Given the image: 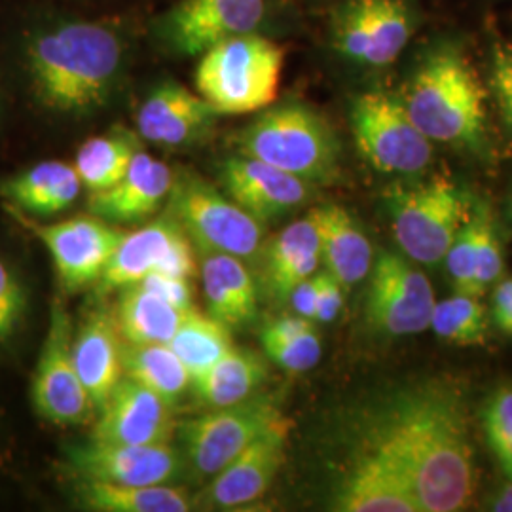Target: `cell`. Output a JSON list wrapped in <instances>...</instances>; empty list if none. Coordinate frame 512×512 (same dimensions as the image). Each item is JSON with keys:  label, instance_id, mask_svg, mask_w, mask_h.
<instances>
[{"label": "cell", "instance_id": "cell-27", "mask_svg": "<svg viewBox=\"0 0 512 512\" xmlns=\"http://www.w3.org/2000/svg\"><path fill=\"white\" fill-rule=\"evenodd\" d=\"M321 247L310 215L294 220L266 249V283L277 300H289L294 287L317 272Z\"/></svg>", "mask_w": 512, "mask_h": 512}, {"label": "cell", "instance_id": "cell-4", "mask_svg": "<svg viewBox=\"0 0 512 512\" xmlns=\"http://www.w3.org/2000/svg\"><path fill=\"white\" fill-rule=\"evenodd\" d=\"M236 148L306 183L329 184L340 175L342 147L336 131L319 110L300 101L266 107L238 131Z\"/></svg>", "mask_w": 512, "mask_h": 512}, {"label": "cell", "instance_id": "cell-44", "mask_svg": "<svg viewBox=\"0 0 512 512\" xmlns=\"http://www.w3.org/2000/svg\"><path fill=\"white\" fill-rule=\"evenodd\" d=\"M492 315L499 329L512 334V279H505L495 287Z\"/></svg>", "mask_w": 512, "mask_h": 512}, {"label": "cell", "instance_id": "cell-37", "mask_svg": "<svg viewBox=\"0 0 512 512\" xmlns=\"http://www.w3.org/2000/svg\"><path fill=\"white\" fill-rule=\"evenodd\" d=\"M476 222V289L480 296L503 274V249L495 232L494 220L488 207H475Z\"/></svg>", "mask_w": 512, "mask_h": 512}, {"label": "cell", "instance_id": "cell-26", "mask_svg": "<svg viewBox=\"0 0 512 512\" xmlns=\"http://www.w3.org/2000/svg\"><path fill=\"white\" fill-rule=\"evenodd\" d=\"M202 285L207 313L228 329H241L255 319L258 289L243 258L203 255Z\"/></svg>", "mask_w": 512, "mask_h": 512}, {"label": "cell", "instance_id": "cell-30", "mask_svg": "<svg viewBox=\"0 0 512 512\" xmlns=\"http://www.w3.org/2000/svg\"><path fill=\"white\" fill-rule=\"evenodd\" d=\"M186 311L135 283L122 289L114 315L124 342L167 344L183 323Z\"/></svg>", "mask_w": 512, "mask_h": 512}, {"label": "cell", "instance_id": "cell-18", "mask_svg": "<svg viewBox=\"0 0 512 512\" xmlns=\"http://www.w3.org/2000/svg\"><path fill=\"white\" fill-rule=\"evenodd\" d=\"M171 404L126 376L99 408L92 439L114 444H162L173 439Z\"/></svg>", "mask_w": 512, "mask_h": 512}, {"label": "cell", "instance_id": "cell-39", "mask_svg": "<svg viewBox=\"0 0 512 512\" xmlns=\"http://www.w3.org/2000/svg\"><path fill=\"white\" fill-rule=\"evenodd\" d=\"M475 245L476 222L475 213H473L471 220L461 228L458 238L454 239V243L448 249L444 260H446V268H448V274L452 277L456 294L480 298L475 281Z\"/></svg>", "mask_w": 512, "mask_h": 512}, {"label": "cell", "instance_id": "cell-5", "mask_svg": "<svg viewBox=\"0 0 512 512\" xmlns=\"http://www.w3.org/2000/svg\"><path fill=\"white\" fill-rule=\"evenodd\" d=\"M285 50L260 33L226 38L200 55L196 90L219 114H249L274 105Z\"/></svg>", "mask_w": 512, "mask_h": 512}, {"label": "cell", "instance_id": "cell-45", "mask_svg": "<svg viewBox=\"0 0 512 512\" xmlns=\"http://www.w3.org/2000/svg\"><path fill=\"white\" fill-rule=\"evenodd\" d=\"M492 511L512 512V480H509L492 499Z\"/></svg>", "mask_w": 512, "mask_h": 512}, {"label": "cell", "instance_id": "cell-23", "mask_svg": "<svg viewBox=\"0 0 512 512\" xmlns=\"http://www.w3.org/2000/svg\"><path fill=\"white\" fill-rule=\"evenodd\" d=\"M122 348V334L112 311H92L74 332V365L97 412L124 376Z\"/></svg>", "mask_w": 512, "mask_h": 512}, {"label": "cell", "instance_id": "cell-42", "mask_svg": "<svg viewBox=\"0 0 512 512\" xmlns=\"http://www.w3.org/2000/svg\"><path fill=\"white\" fill-rule=\"evenodd\" d=\"M319 296L315 306V323H330L344 306V285L325 270L319 272Z\"/></svg>", "mask_w": 512, "mask_h": 512}, {"label": "cell", "instance_id": "cell-8", "mask_svg": "<svg viewBox=\"0 0 512 512\" xmlns=\"http://www.w3.org/2000/svg\"><path fill=\"white\" fill-rule=\"evenodd\" d=\"M351 131L361 156L385 175H418L433 160L431 141L412 122L403 99L366 92L351 103Z\"/></svg>", "mask_w": 512, "mask_h": 512}, {"label": "cell", "instance_id": "cell-6", "mask_svg": "<svg viewBox=\"0 0 512 512\" xmlns=\"http://www.w3.org/2000/svg\"><path fill=\"white\" fill-rule=\"evenodd\" d=\"M395 239L406 255L423 266L444 260L475 209L469 194L448 177H433L387 196Z\"/></svg>", "mask_w": 512, "mask_h": 512}, {"label": "cell", "instance_id": "cell-33", "mask_svg": "<svg viewBox=\"0 0 512 512\" xmlns=\"http://www.w3.org/2000/svg\"><path fill=\"white\" fill-rule=\"evenodd\" d=\"M260 344L275 365L300 374L321 359V338L313 321L302 315H285L268 323L260 332Z\"/></svg>", "mask_w": 512, "mask_h": 512}, {"label": "cell", "instance_id": "cell-12", "mask_svg": "<svg viewBox=\"0 0 512 512\" xmlns=\"http://www.w3.org/2000/svg\"><path fill=\"white\" fill-rule=\"evenodd\" d=\"M414 27L406 0H346L330 19V42L348 61L378 69L401 55Z\"/></svg>", "mask_w": 512, "mask_h": 512}, {"label": "cell", "instance_id": "cell-10", "mask_svg": "<svg viewBox=\"0 0 512 512\" xmlns=\"http://www.w3.org/2000/svg\"><path fill=\"white\" fill-rule=\"evenodd\" d=\"M73 336L71 315L61 300H54L31 382V403L38 418L54 425H84L97 412L74 365Z\"/></svg>", "mask_w": 512, "mask_h": 512}, {"label": "cell", "instance_id": "cell-17", "mask_svg": "<svg viewBox=\"0 0 512 512\" xmlns=\"http://www.w3.org/2000/svg\"><path fill=\"white\" fill-rule=\"evenodd\" d=\"M291 423L283 416L211 478L203 503L215 509H238L268 492L289 444Z\"/></svg>", "mask_w": 512, "mask_h": 512}, {"label": "cell", "instance_id": "cell-36", "mask_svg": "<svg viewBox=\"0 0 512 512\" xmlns=\"http://www.w3.org/2000/svg\"><path fill=\"white\" fill-rule=\"evenodd\" d=\"M484 433L503 475L512 480V389L501 387L484 406Z\"/></svg>", "mask_w": 512, "mask_h": 512}, {"label": "cell", "instance_id": "cell-38", "mask_svg": "<svg viewBox=\"0 0 512 512\" xmlns=\"http://www.w3.org/2000/svg\"><path fill=\"white\" fill-rule=\"evenodd\" d=\"M29 294L16 268L0 256V346L10 342L23 325Z\"/></svg>", "mask_w": 512, "mask_h": 512}, {"label": "cell", "instance_id": "cell-16", "mask_svg": "<svg viewBox=\"0 0 512 512\" xmlns=\"http://www.w3.org/2000/svg\"><path fill=\"white\" fill-rule=\"evenodd\" d=\"M71 473L84 480L124 486L169 484L183 471L181 450L162 444H114L90 439L67 454Z\"/></svg>", "mask_w": 512, "mask_h": 512}, {"label": "cell", "instance_id": "cell-14", "mask_svg": "<svg viewBox=\"0 0 512 512\" xmlns=\"http://www.w3.org/2000/svg\"><path fill=\"white\" fill-rule=\"evenodd\" d=\"M435 293L429 279L397 253L384 251L370 268L366 321L387 336H410L429 329Z\"/></svg>", "mask_w": 512, "mask_h": 512}, {"label": "cell", "instance_id": "cell-7", "mask_svg": "<svg viewBox=\"0 0 512 512\" xmlns=\"http://www.w3.org/2000/svg\"><path fill=\"white\" fill-rule=\"evenodd\" d=\"M167 215L203 255L253 258L260 251L264 224L194 173L175 175Z\"/></svg>", "mask_w": 512, "mask_h": 512}, {"label": "cell", "instance_id": "cell-28", "mask_svg": "<svg viewBox=\"0 0 512 512\" xmlns=\"http://www.w3.org/2000/svg\"><path fill=\"white\" fill-rule=\"evenodd\" d=\"M266 378L268 365L262 355L232 346L215 365L192 378L190 387L203 406L220 408L253 397Z\"/></svg>", "mask_w": 512, "mask_h": 512}, {"label": "cell", "instance_id": "cell-40", "mask_svg": "<svg viewBox=\"0 0 512 512\" xmlns=\"http://www.w3.org/2000/svg\"><path fill=\"white\" fill-rule=\"evenodd\" d=\"M490 84L505 124L512 131V46L495 44L492 50Z\"/></svg>", "mask_w": 512, "mask_h": 512}, {"label": "cell", "instance_id": "cell-29", "mask_svg": "<svg viewBox=\"0 0 512 512\" xmlns=\"http://www.w3.org/2000/svg\"><path fill=\"white\" fill-rule=\"evenodd\" d=\"M74 495L80 507L95 512H186L190 497L169 484L124 486L101 480L78 478Z\"/></svg>", "mask_w": 512, "mask_h": 512}, {"label": "cell", "instance_id": "cell-11", "mask_svg": "<svg viewBox=\"0 0 512 512\" xmlns=\"http://www.w3.org/2000/svg\"><path fill=\"white\" fill-rule=\"evenodd\" d=\"M268 19V0H179L160 14L152 35L173 55H202L226 38L258 33Z\"/></svg>", "mask_w": 512, "mask_h": 512}, {"label": "cell", "instance_id": "cell-13", "mask_svg": "<svg viewBox=\"0 0 512 512\" xmlns=\"http://www.w3.org/2000/svg\"><path fill=\"white\" fill-rule=\"evenodd\" d=\"M12 217L29 228L52 256L55 275L63 291L74 293L101 279L114 255L122 232L99 217H78L40 224L29 215L6 207Z\"/></svg>", "mask_w": 512, "mask_h": 512}, {"label": "cell", "instance_id": "cell-20", "mask_svg": "<svg viewBox=\"0 0 512 512\" xmlns=\"http://www.w3.org/2000/svg\"><path fill=\"white\" fill-rule=\"evenodd\" d=\"M220 183L228 198L262 224L291 213L310 198V183L243 154L220 164Z\"/></svg>", "mask_w": 512, "mask_h": 512}, {"label": "cell", "instance_id": "cell-9", "mask_svg": "<svg viewBox=\"0 0 512 512\" xmlns=\"http://www.w3.org/2000/svg\"><path fill=\"white\" fill-rule=\"evenodd\" d=\"M283 414L272 397L211 408L179 429L184 463L198 478H213Z\"/></svg>", "mask_w": 512, "mask_h": 512}, {"label": "cell", "instance_id": "cell-15", "mask_svg": "<svg viewBox=\"0 0 512 512\" xmlns=\"http://www.w3.org/2000/svg\"><path fill=\"white\" fill-rule=\"evenodd\" d=\"M148 274L183 279H190L196 274L192 241L169 215L128 236L124 234L99 283L105 291L124 289L139 283Z\"/></svg>", "mask_w": 512, "mask_h": 512}, {"label": "cell", "instance_id": "cell-21", "mask_svg": "<svg viewBox=\"0 0 512 512\" xmlns=\"http://www.w3.org/2000/svg\"><path fill=\"white\" fill-rule=\"evenodd\" d=\"M332 509L342 512H421L404 476L387 459L357 448L342 476Z\"/></svg>", "mask_w": 512, "mask_h": 512}, {"label": "cell", "instance_id": "cell-1", "mask_svg": "<svg viewBox=\"0 0 512 512\" xmlns=\"http://www.w3.org/2000/svg\"><path fill=\"white\" fill-rule=\"evenodd\" d=\"M357 427L359 448L404 476L421 512H456L471 503L475 450L458 385L442 378L393 385L368 403Z\"/></svg>", "mask_w": 512, "mask_h": 512}, {"label": "cell", "instance_id": "cell-24", "mask_svg": "<svg viewBox=\"0 0 512 512\" xmlns=\"http://www.w3.org/2000/svg\"><path fill=\"white\" fill-rule=\"evenodd\" d=\"M82 181L74 165L40 162L18 175L0 181V198L6 207L33 217H52L69 209L80 196Z\"/></svg>", "mask_w": 512, "mask_h": 512}, {"label": "cell", "instance_id": "cell-41", "mask_svg": "<svg viewBox=\"0 0 512 512\" xmlns=\"http://www.w3.org/2000/svg\"><path fill=\"white\" fill-rule=\"evenodd\" d=\"M137 285L145 287L150 293L158 294L160 298H164L165 302H169L181 310L196 308L194 300H192V287L188 285V279H183V277L148 274Z\"/></svg>", "mask_w": 512, "mask_h": 512}, {"label": "cell", "instance_id": "cell-32", "mask_svg": "<svg viewBox=\"0 0 512 512\" xmlns=\"http://www.w3.org/2000/svg\"><path fill=\"white\" fill-rule=\"evenodd\" d=\"M137 152V143L124 131L97 135L78 148L74 169L90 194L103 192L122 181Z\"/></svg>", "mask_w": 512, "mask_h": 512}, {"label": "cell", "instance_id": "cell-22", "mask_svg": "<svg viewBox=\"0 0 512 512\" xmlns=\"http://www.w3.org/2000/svg\"><path fill=\"white\" fill-rule=\"evenodd\" d=\"M175 173L169 165L139 150L120 183L90 194V211L107 222H139L167 202Z\"/></svg>", "mask_w": 512, "mask_h": 512}, {"label": "cell", "instance_id": "cell-3", "mask_svg": "<svg viewBox=\"0 0 512 512\" xmlns=\"http://www.w3.org/2000/svg\"><path fill=\"white\" fill-rule=\"evenodd\" d=\"M404 107L429 141L480 150L486 143V93L469 55L440 42L421 55Z\"/></svg>", "mask_w": 512, "mask_h": 512}, {"label": "cell", "instance_id": "cell-2", "mask_svg": "<svg viewBox=\"0 0 512 512\" xmlns=\"http://www.w3.org/2000/svg\"><path fill=\"white\" fill-rule=\"evenodd\" d=\"M126 40L110 21L55 23L27 42L25 65L46 109L86 114L107 103L124 65Z\"/></svg>", "mask_w": 512, "mask_h": 512}, {"label": "cell", "instance_id": "cell-34", "mask_svg": "<svg viewBox=\"0 0 512 512\" xmlns=\"http://www.w3.org/2000/svg\"><path fill=\"white\" fill-rule=\"evenodd\" d=\"M167 344L183 361L192 378L215 365L234 346L230 329L196 308L186 311L183 323Z\"/></svg>", "mask_w": 512, "mask_h": 512}, {"label": "cell", "instance_id": "cell-35", "mask_svg": "<svg viewBox=\"0 0 512 512\" xmlns=\"http://www.w3.org/2000/svg\"><path fill=\"white\" fill-rule=\"evenodd\" d=\"M429 329L456 346H482L488 340V311L480 298L456 294L435 302Z\"/></svg>", "mask_w": 512, "mask_h": 512}, {"label": "cell", "instance_id": "cell-19", "mask_svg": "<svg viewBox=\"0 0 512 512\" xmlns=\"http://www.w3.org/2000/svg\"><path fill=\"white\" fill-rule=\"evenodd\" d=\"M219 112L200 93L167 80L158 84L141 103L135 116L139 135L158 147H190L215 126Z\"/></svg>", "mask_w": 512, "mask_h": 512}, {"label": "cell", "instance_id": "cell-31", "mask_svg": "<svg viewBox=\"0 0 512 512\" xmlns=\"http://www.w3.org/2000/svg\"><path fill=\"white\" fill-rule=\"evenodd\" d=\"M124 376L175 403L192 385V376L169 344H128L122 348Z\"/></svg>", "mask_w": 512, "mask_h": 512}, {"label": "cell", "instance_id": "cell-43", "mask_svg": "<svg viewBox=\"0 0 512 512\" xmlns=\"http://www.w3.org/2000/svg\"><path fill=\"white\" fill-rule=\"evenodd\" d=\"M319 281H321L319 279V272H315L308 279H304L302 283H298L294 287L293 293L289 294V300L293 304L296 315H302V317L313 321L315 306H317V296H319Z\"/></svg>", "mask_w": 512, "mask_h": 512}, {"label": "cell", "instance_id": "cell-25", "mask_svg": "<svg viewBox=\"0 0 512 512\" xmlns=\"http://www.w3.org/2000/svg\"><path fill=\"white\" fill-rule=\"evenodd\" d=\"M321 247V262L344 289L357 285L370 274L372 245L359 224L340 205H321L311 209Z\"/></svg>", "mask_w": 512, "mask_h": 512}]
</instances>
